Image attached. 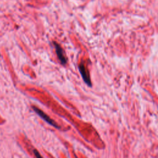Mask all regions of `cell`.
I'll return each mask as SVG.
<instances>
[{"label": "cell", "mask_w": 158, "mask_h": 158, "mask_svg": "<svg viewBox=\"0 0 158 158\" xmlns=\"http://www.w3.org/2000/svg\"><path fill=\"white\" fill-rule=\"evenodd\" d=\"M32 109L37 114V115H38L41 118H42V119H43L44 121H46L48 124L51 125V126H52L57 129L60 128V126L54 120H53L52 118H51L50 117H49L46 114H45L41 109H38V107H36V106H32Z\"/></svg>", "instance_id": "1"}, {"label": "cell", "mask_w": 158, "mask_h": 158, "mask_svg": "<svg viewBox=\"0 0 158 158\" xmlns=\"http://www.w3.org/2000/svg\"><path fill=\"white\" fill-rule=\"evenodd\" d=\"M52 43L55 47L56 53L57 54V56L59 60H60V64L63 65H65L67 62V59L66 57V56L65 55L64 51L61 48V46L58 43H57L56 41H53Z\"/></svg>", "instance_id": "2"}, {"label": "cell", "mask_w": 158, "mask_h": 158, "mask_svg": "<svg viewBox=\"0 0 158 158\" xmlns=\"http://www.w3.org/2000/svg\"><path fill=\"white\" fill-rule=\"evenodd\" d=\"M78 69L80 70V73L83 78V81H85V83L89 86H91L92 84H91V80H90V78L87 73V71L86 70V69H85V67L84 65V64L83 63H81L79 66H78Z\"/></svg>", "instance_id": "3"}, {"label": "cell", "mask_w": 158, "mask_h": 158, "mask_svg": "<svg viewBox=\"0 0 158 158\" xmlns=\"http://www.w3.org/2000/svg\"><path fill=\"white\" fill-rule=\"evenodd\" d=\"M33 153L35 156L36 158H43V157L41 156V154L39 153V152L36 149H33Z\"/></svg>", "instance_id": "4"}]
</instances>
